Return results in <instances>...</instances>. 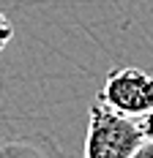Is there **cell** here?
<instances>
[{
    "instance_id": "6da1fadb",
    "label": "cell",
    "mask_w": 153,
    "mask_h": 158,
    "mask_svg": "<svg viewBox=\"0 0 153 158\" xmlns=\"http://www.w3.org/2000/svg\"><path fill=\"white\" fill-rule=\"evenodd\" d=\"M145 142L137 117L112 109L101 98L88 106V131L82 158H131Z\"/></svg>"
},
{
    "instance_id": "7a4b0ae2",
    "label": "cell",
    "mask_w": 153,
    "mask_h": 158,
    "mask_svg": "<svg viewBox=\"0 0 153 158\" xmlns=\"http://www.w3.org/2000/svg\"><path fill=\"white\" fill-rule=\"evenodd\" d=\"M98 98L112 109L139 120L153 109V74L137 65H118L107 74Z\"/></svg>"
},
{
    "instance_id": "3957f363",
    "label": "cell",
    "mask_w": 153,
    "mask_h": 158,
    "mask_svg": "<svg viewBox=\"0 0 153 158\" xmlns=\"http://www.w3.org/2000/svg\"><path fill=\"white\" fill-rule=\"evenodd\" d=\"M11 38H14V25H11V19H8V16L0 11V52L11 44Z\"/></svg>"
},
{
    "instance_id": "277c9868",
    "label": "cell",
    "mask_w": 153,
    "mask_h": 158,
    "mask_svg": "<svg viewBox=\"0 0 153 158\" xmlns=\"http://www.w3.org/2000/svg\"><path fill=\"white\" fill-rule=\"evenodd\" d=\"M139 126H142V134H145V139H153V109L145 114V117H139Z\"/></svg>"
},
{
    "instance_id": "5b68a950",
    "label": "cell",
    "mask_w": 153,
    "mask_h": 158,
    "mask_svg": "<svg viewBox=\"0 0 153 158\" xmlns=\"http://www.w3.org/2000/svg\"><path fill=\"white\" fill-rule=\"evenodd\" d=\"M131 158H153V139H145V142L137 147V153Z\"/></svg>"
}]
</instances>
